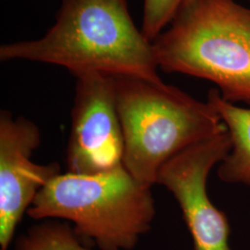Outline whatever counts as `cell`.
<instances>
[{
    "label": "cell",
    "instance_id": "cell-2",
    "mask_svg": "<svg viewBox=\"0 0 250 250\" xmlns=\"http://www.w3.org/2000/svg\"><path fill=\"white\" fill-rule=\"evenodd\" d=\"M159 69L205 79L250 106V8L235 0H184L152 42Z\"/></svg>",
    "mask_w": 250,
    "mask_h": 250
},
{
    "label": "cell",
    "instance_id": "cell-8",
    "mask_svg": "<svg viewBox=\"0 0 250 250\" xmlns=\"http://www.w3.org/2000/svg\"><path fill=\"white\" fill-rule=\"evenodd\" d=\"M208 101L219 114L231 139V148L219 164L218 176L229 184L250 188V107H239L211 89Z\"/></svg>",
    "mask_w": 250,
    "mask_h": 250
},
{
    "label": "cell",
    "instance_id": "cell-6",
    "mask_svg": "<svg viewBox=\"0 0 250 250\" xmlns=\"http://www.w3.org/2000/svg\"><path fill=\"white\" fill-rule=\"evenodd\" d=\"M74 77L68 171L95 174L123 166L125 139L112 76L88 72Z\"/></svg>",
    "mask_w": 250,
    "mask_h": 250
},
{
    "label": "cell",
    "instance_id": "cell-7",
    "mask_svg": "<svg viewBox=\"0 0 250 250\" xmlns=\"http://www.w3.org/2000/svg\"><path fill=\"white\" fill-rule=\"evenodd\" d=\"M37 125L24 117L0 112V250H8L19 224L39 192L61 174L59 163L32 161L41 144Z\"/></svg>",
    "mask_w": 250,
    "mask_h": 250
},
{
    "label": "cell",
    "instance_id": "cell-1",
    "mask_svg": "<svg viewBox=\"0 0 250 250\" xmlns=\"http://www.w3.org/2000/svg\"><path fill=\"white\" fill-rule=\"evenodd\" d=\"M0 61L162 82L148 41L134 24L127 0H61L53 25L34 40L3 44Z\"/></svg>",
    "mask_w": 250,
    "mask_h": 250
},
{
    "label": "cell",
    "instance_id": "cell-3",
    "mask_svg": "<svg viewBox=\"0 0 250 250\" xmlns=\"http://www.w3.org/2000/svg\"><path fill=\"white\" fill-rule=\"evenodd\" d=\"M125 139L124 166L153 187L161 167L226 129L212 105L162 82L112 76Z\"/></svg>",
    "mask_w": 250,
    "mask_h": 250
},
{
    "label": "cell",
    "instance_id": "cell-5",
    "mask_svg": "<svg viewBox=\"0 0 250 250\" xmlns=\"http://www.w3.org/2000/svg\"><path fill=\"white\" fill-rule=\"evenodd\" d=\"M231 148L227 129L184 150L167 161L157 183L177 200L195 250H231L230 226L226 215L215 207L208 194L210 170Z\"/></svg>",
    "mask_w": 250,
    "mask_h": 250
},
{
    "label": "cell",
    "instance_id": "cell-4",
    "mask_svg": "<svg viewBox=\"0 0 250 250\" xmlns=\"http://www.w3.org/2000/svg\"><path fill=\"white\" fill-rule=\"evenodd\" d=\"M151 187L120 166L95 174L61 173L36 197L27 215L34 220L72 223L81 239L99 250H134L156 215Z\"/></svg>",
    "mask_w": 250,
    "mask_h": 250
},
{
    "label": "cell",
    "instance_id": "cell-10",
    "mask_svg": "<svg viewBox=\"0 0 250 250\" xmlns=\"http://www.w3.org/2000/svg\"><path fill=\"white\" fill-rule=\"evenodd\" d=\"M184 0H144L141 31L153 42L170 24Z\"/></svg>",
    "mask_w": 250,
    "mask_h": 250
},
{
    "label": "cell",
    "instance_id": "cell-9",
    "mask_svg": "<svg viewBox=\"0 0 250 250\" xmlns=\"http://www.w3.org/2000/svg\"><path fill=\"white\" fill-rule=\"evenodd\" d=\"M13 250H90L72 225L46 221L33 225L20 235Z\"/></svg>",
    "mask_w": 250,
    "mask_h": 250
}]
</instances>
